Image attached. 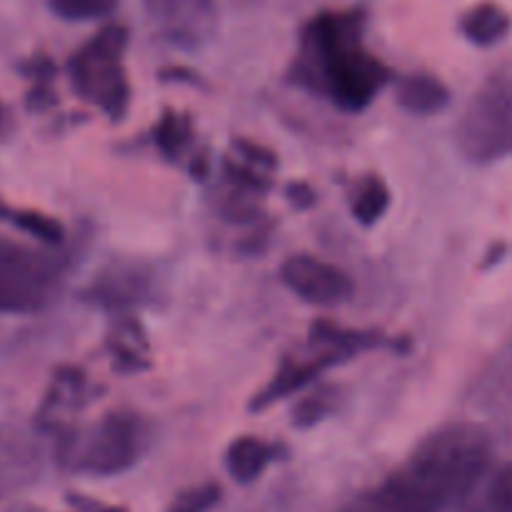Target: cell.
Here are the masks:
<instances>
[{
    "label": "cell",
    "mask_w": 512,
    "mask_h": 512,
    "mask_svg": "<svg viewBox=\"0 0 512 512\" xmlns=\"http://www.w3.org/2000/svg\"><path fill=\"white\" fill-rule=\"evenodd\" d=\"M390 208V190L385 185L383 178L378 175H368L365 180H360L358 190H355L353 198V215L360 225L370 228L378 220H383V215Z\"/></svg>",
    "instance_id": "obj_15"
},
{
    "label": "cell",
    "mask_w": 512,
    "mask_h": 512,
    "mask_svg": "<svg viewBox=\"0 0 512 512\" xmlns=\"http://www.w3.org/2000/svg\"><path fill=\"white\" fill-rule=\"evenodd\" d=\"M278 458V448L255 435H240L225 450V470L240 485H250Z\"/></svg>",
    "instance_id": "obj_11"
},
{
    "label": "cell",
    "mask_w": 512,
    "mask_h": 512,
    "mask_svg": "<svg viewBox=\"0 0 512 512\" xmlns=\"http://www.w3.org/2000/svg\"><path fill=\"white\" fill-rule=\"evenodd\" d=\"M0 220H10L18 230L28 233L30 238L40 240L48 248H55L65 240V228L50 215L38 213V210H15L0 203Z\"/></svg>",
    "instance_id": "obj_14"
},
{
    "label": "cell",
    "mask_w": 512,
    "mask_h": 512,
    "mask_svg": "<svg viewBox=\"0 0 512 512\" xmlns=\"http://www.w3.org/2000/svg\"><path fill=\"white\" fill-rule=\"evenodd\" d=\"M0 118H3V113H0Z\"/></svg>",
    "instance_id": "obj_23"
},
{
    "label": "cell",
    "mask_w": 512,
    "mask_h": 512,
    "mask_svg": "<svg viewBox=\"0 0 512 512\" xmlns=\"http://www.w3.org/2000/svg\"><path fill=\"white\" fill-rule=\"evenodd\" d=\"M128 48L125 25H105L70 58L68 73L75 93L110 118H123L130 100L123 55Z\"/></svg>",
    "instance_id": "obj_3"
},
{
    "label": "cell",
    "mask_w": 512,
    "mask_h": 512,
    "mask_svg": "<svg viewBox=\"0 0 512 512\" xmlns=\"http://www.w3.org/2000/svg\"><path fill=\"white\" fill-rule=\"evenodd\" d=\"M488 512H505V510H498V508H490V505H488Z\"/></svg>",
    "instance_id": "obj_22"
},
{
    "label": "cell",
    "mask_w": 512,
    "mask_h": 512,
    "mask_svg": "<svg viewBox=\"0 0 512 512\" xmlns=\"http://www.w3.org/2000/svg\"><path fill=\"white\" fill-rule=\"evenodd\" d=\"M285 288L315 308H338L353 298V280L338 265L315 255H293L280 268Z\"/></svg>",
    "instance_id": "obj_7"
},
{
    "label": "cell",
    "mask_w": 512,
    "mask_h": 512,
    "mask_svg": "<svg viewBox=\"0 0 512 512\" xmlns=\"http://www.w3.org/2000/svg\"><path fill=\"white\" fill-rule=\"evenodd\" d=\"M238 145L240 150H243V155L245 158H250V160H255V163L258 165H268V168H273L275 165V158L273 155L268 153V150H263V148H255V145H250V143H245V140H238Z\"/></svg>",
    "instance_id": "obj_21"
},
{
    "label": "cell",
    "mask_w": 512,
    "mask_h": 512,
    "mask_svg": "<svg viewBox=\"0 0 512 512\" xmlns=\"http://www.w3.org/2000/svg\"><path fill=\"white\" fill-rule=\"evenodd\" d=\"M390 73L363 45L358 13H323L305 28L298 80L343 110H363Z\"/></svg>",
    "instance_id": "obj_2"
},
{
    "label": "cell",
    "mask_w": 512,
    "mask_h": 512,
    "mask_svg": "<svg viewBox=\"0 0 512 512\" xmlns=\"http://www.w3.org/2000/svg\"><path fill=\"white\" fill-rule=\"evenodd\" d=\"M155 140H158L160 150L165 155H178L190 140L188 120L175 113H168L163 118V123L158 125V130H155Z\"/></svg>",
    "instance_id": "obj_18"
},
{
    "label": "cell",
    "mask_w": 512,
    "mask_h": 512,
    "mask_svg": "<svg viewBox=\"0 0 512 512\" xmlns=\"http://www.w3.org/2000/svg\"><path fill=\"white\" fill-rule=\"evenodd\" d=\"M455 143L465 160L488 165L512 155V80L493 75L485 80L455 125Z\"/></svg>",
    "instance_id": "obj_4"
},
{
    "label": "cell",
    "mask_w": 512,
    "mask_h": 512,
    "mask_svg": "<svg viewBox=\"0 0 512 512\" xmlns=\"http://www.w3.org/2000/svg\"><path fill=\"white\" fill-rule=\"evenodd\" d=\"M218 498H220V490L213 488V485H208V488H200V490H193V493L180 495L170 512H205Z\"/></svg>",
    "instance_id": "obj_20"
},
{
    "label": "cell",
    "mask_w": 512,
    "mask_h": 512,
    "mask_svg": "<svg viewBox=\"0 0 512 512\" xmlns=\"http://www.w3.org/2000/svg\"><path fill=\"white\" fill-rule=\"evenodd\" d=\"M63 270V258L50 250L0 238V313L28 315L45 308Z\"/></svg>",
    "instance_id": "obj_5"
},
{
    "label": "cell",
    "mask_w": 512,
    "mask_h": 512,
    "mask_svg": "<svg viewBox=\"0 0 512 512\" xmlns=\"http://www.w3.org/2000/svg\"><path fill=\"white\" fill-rule=\"evenodd\" d=\"M150 295H153V275L145 265L130 260L108 263L85 290V300L118 313L148 303Z\"/></svg>",
    "instance_id": "obj_8"
},
{
    "label": "cell",
    "mask_w": 512,
    "mask_h": 512,
    "mask_svg": "<svg viewBox=\"0 0 512 512\" xmlns=\"http://www.w3.org/2000/svg\"><path fill=\"white\" fill-rule=\"evenodd\" d=\"M343 355H345L343 350L330 348L325 355H318L313 363L288 365V368L280 370V373L275 375V380L268 385V388L260 390V395H255L253 408H268V405L275 403L278 398H285V395H290V393H295V390L305 388V385L313 383V380L318 378V375L323 373L325 368H330V365L338 363Z\"/></svg>",
    "instance_id": "obj_12"
},
{
    "label": "cell",
    "mask_w": 512,
    "mask_h": 512,
    "mask_svg": "<svg viewBox=\"0 0 512 512\" xmlns=\"http://www.w3.org/2000/svg\"><path fill=\"white\" fill-rule=\"evenodd\" d=\"M493 445L473 423H450L418 448L380 485L355 495L338 512H445L463 503L488 473Z\"/></svg>",
    "instance_id": "obj_1"
},
{
    "label": "cell",
    "mask_w": 512,
    "mask_h": 512,
    "mask_svg": "<svg viewBox=\"0 0 512 512\" xmlns=\"http://www.w3.org/2000/svg\"><path fill=\"white\" fill-rule=\"evenodd\" d=\"M218 0H145V13L160 35L180 45L200 43L215 20Z\"/></svg>",
    "instance_id": "obj_9"
},
{
    "label": "cell",
    "mask_w": 512,
    "mask_h": 512,
    "mask_svg": "<svg viewBox=\"0 0 512 512\" xmlns=\"http://www.w3.org/2000/svg\"><path fill=\"white\" fill-rule=\"evenodd\" d=\"M50 10L58 18L70 23H88V20H103L118 8V0H48Z\"/></svg>",
    "instance_id": "obj_17"
},
{
    "label": "cell",
    "mask_w": 512,
    "mask_h": 512,
    "mask_svg": "<svg viewBox=\"0 0 512 512\" xmlns=\"http://www.w3.org/2000/svg\"><path fill=\"white\" fill-rule=\"evenodd\" d=\"M395 100H398V105L405 113L428 118V115H435L448 108L450 90L435 75L410 73L405 78H400L398 88H395Z\"/></svg>",
    "instance_id": "obj_10"
},
{
    "label": "cell",
    "mask_w": 512,
    "mask_h": 512,
    "mask_svg": "<svg viewBox=\"0 0 512 512\" xmlns=\"http://www.w3.org/2000/svg\"><path fill=\"white\" fill-rule=\"evenodd\" d=\"M488 505L490 508L512 512V463L505 465L493 478V485H490L488 493Z\"/></svg>",
    "instance_id": "obj_19"
},
{
    "label": "cell",
    "mask_w": 512,
    "mask_h": 512,
    "mask_svg": "<svg viewBox=\"0 0 512 512\" xmlns=\"http://www.w3.org/2000/svg\"><path fill=\"white\" fill-rule=\"evenodd\" d=\"M148 448V425L128 410L103 415L83 448L75 455V468L93 478H113L125 473L143 458Z\"/></svg>",
    "instance_id": "obj_6"
},
{
    "label": "cell",
    "mask_w": 512,
    "mask_h": 512,
    "mask_svg": "<svg viewBox=\"0 0 512 512\" xmlns=\"http://www.w3.org/2000/svg\"><path fill=\"white\" fill-rule=\"evenodd\" d=\"M460 30L470 43L488 48L503 40L510 30V15L498 3H480L460 20Z\"/></svg>",
    "instance_id": "obj_13"
},
{
    "label": "cell",
    "mask_w": 512,
    "mask_h": 512,
    "mask_svg": "<svg viewBox=\"0 0 512 512\" xmlns=\"http://www.w3.org/2000/svg\"><path fill=\"white\" fill-rule=\"evenodd\" d=\"M338 400H340V388L338 385H330L323 383L318 388L310 390L308 395L295 403L293 408V425L295 428H313V425L323 423L335 408H338Z\"/></svg>",
    "instance_id": "obj_16"
}]
</instances>
